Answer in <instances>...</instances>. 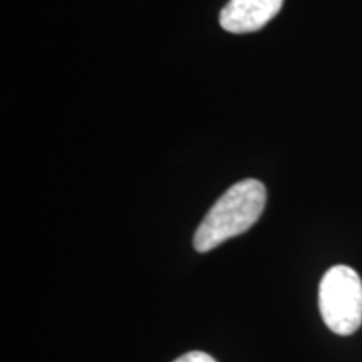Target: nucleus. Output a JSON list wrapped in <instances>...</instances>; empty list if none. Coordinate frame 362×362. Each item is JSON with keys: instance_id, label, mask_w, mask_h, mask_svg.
Returning <instances> with one entry per match:
<instances>
[{"instance_id": "obj_1", "label": "nucleus", "mask_w": 362, "mask_h": 362, "mask_svg": "<svg viewBox=\"0 0 362 362\" xmlns=\"http://www.w3.org/2000/svg\"><path fill=\"white\" fill-rule=\"evenodd\" d=\"M267 189L259 180H243L230 187L208 210L193 238L194 250L205 253L226 240L248 232L259 221Z\"/></svg>"}, {"instance_id": "obj_2", "label": "nucleus", "mask_w": 362, "mask_h": 362, "mask_svg": "<svg viewBox=\"0 0 362 362\" xmlns=\"http://www.w3.org/2000/svg\"><path fill=\"white\" fill-rule=\"evenodd\" d=\"M319 309L324 324L351 336L362 325V280L354 269L336 265L324 274L319 285Z\"/></svg>"}, {"instance_id": "obj_3", "label": "nucleus", "mask_w": 362, "mask_h": 362, "mask_svg": "<svg viewBox=\"0 0 362 362\" xmlns=\"http://www.w3.org/2000/svg\"><path fill=\"white\" fill-rule=\"evenodd\" d=\"M284 0H230L220 12V24L233 34H247L265 27L280 12Z\"/></svg>"}, {"instance_id": "obj_4", "label": "nucleus", "mask_w": 362, "mask_h": 362, "mask_svg": "<svg viewBox=\"0 0 362 362\" xmlns=\"http://www.w3.org/2000/svg\"><path fill=\"white\" fill-rule=\"evenodd\" d=\"M173 362H216V361L210 354H206V352L192 351V352H187V354L178 357V359Z\"/></svg>"}]
</instances>
